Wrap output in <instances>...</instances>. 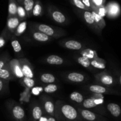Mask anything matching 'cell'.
<instances>
[{"label":"cell","mask_w":121,"mask_h":121,"mask_svg":"<svg viewBox=\"0 0 121 121\" xmlns=\"http://www.w3.org/2000/svg\"><path fill=\"white\" fill-rule=\"evenodd\" d=\"M30 27L36 30L43 33L53 39H58L66 35V33L61 28H56L44 24H30Z\"/></svg>","instance_id":"6da1fadb"},{"label":"cell","mask_w":121,"mask_h":121,"mask_svg":"<svg viewBox=\"0 0 121 121\" xmlns=\"http://www.w3.org/2000/svg\"><path fill=\"white\" fill-rule=\"evenodd\" d=\"M107 109L110 112L112 115L115 117H119L121 113V107L117 104L110 103L107 105Z\"/></svg>","instance_id":"603a6c76"},{"label":"cell","mask_w":121,"mask_h":121,"mask_svg":"<svg viewBox=\"0 0 121 121\" xmlns=\"http://www.w3.org/2000/svg\"><path fill=\"white\" fill-rule=\"evenodd\" d=\"M10 41L12 48L15 53H16L17 54L21 53L22 52V48H21V46L19 42V40L17 39V36H15L14 34H13L11 37Z\"/></svg>","instance_id":"44dd1931"},{"label":"cell","mask_w":121,"mask_h":121,"mask_svg":"<svg viewBox=\"0 0 121 121\" xmlns=\"http://www.w3.org/2000/svg\"><path fill=\"white\" fill-rule=\"evenodd\" d=\"M42 103L45 112L50 115H54L55 106L51 98L43 95L42 97Z\"/></svg>","instance_id":"4fadbf2b"},{"label":"cell","mask_w":121,"mask_h":121,"mask_svg":"<svg viewBox=\"0 0 121 121\" xmlns=\"http://www.w3.org/2000/svg\"><path fill=\"white\" fill-rule=\"evenodd\" d=\"M58 89V87L56 84L50 83L46 85L43 88L44 92L46 93H53L56 92Z\"/></svg>","instance_id":"74e56055"},{"label":"cell","mask_w":121,"mask_h":121,"mask_svg":"<svg viewBox=\"0 0 121 121\" xmlns=\"http://www.w3.org/2000/svg\"><path fill=\"white\" fill-rule=\"evenodd\" d=\"M80 54L81 56L88 58L90 60L95 59V58L98 57L96 51L93 50L92 49H90V48H85V49L83 50Z\"/></svg>","instance_id":"f546056e"},{"label":"cell","mask_w":121,"mask_h":121,"mask_svg":"<svg viewBox=\"0 0 121 121\" xmlns=\"http://www.w3.org/2000/svg\"><path fill=\"white\" fill-rule=\"evenodd\" d=\"M30 34L32 35V37L36 41L41 43H46L51 41L53 39L51 37L48 36L47 35L39 31L36 30L32 27H30Z\"/></svg>","instance_id":"8fae6325"},{"label":"cell","mask_w":121,"mask_h":121,"mask_svg":"<svg viewBox=\"0 0 121 121\" xmlns=\"http://www.w3.org/2000/svg\"><path fill=\"white\" fill-rule=\"evenodd\" d=\"M103 102H104V99H97L91 97L84 99L82 103V105L84 108L88 109H92L97 107V106H99L101 104H103Z\"/></svg>","instance_id":"9a60e30c"},{"label":"cell","mask_w":121,"mask_h":121,"mask_svg":"<svg viewBox=\"0 0 121 121\" xmlns=\"http://www.w3.org/2000/svg\"><path fill=\"white\" fill-rule=\"evenodd\" d=\"M34 3H35L34 0H24L23 2L22 5L27 13V17L29 18L32 16V11Z\"/></svg>","instance_id":"cb8c5ba5"},{"label":"cell","mask_w":121,"mask_h":121,"mask_svg":"<svg viewBox=\"0 0 121 121\" xmlns=\"http://www.w3.org/2000/svg\"><path fill=\"white\" fill-rule=\"evenodd\" d=\"M87 89L93 93L98 94H116L121 95L118 92L112 89L108 86H103L102 85H92L88 86Z\"/></svg>","instance_id":"52a82bcc"},{"label":"cell","mask_w":121,"mask_h":121,"mask_svg":"<svg viewBox=\"0 0 121 121\" xmlns=\"http://www.w3.org/2000/svg\"><path fill=\"white\" fill-rule=\"evenodd\" d=\"M20 22V20L17 17V15H14V16L7 17L6 28L8 29V30L12 34H14V33H15V30L17 28Z\"/></svg>","instance_id":"5bb4252c"},{"label":"cell","mask_w":121,"mask_h":121,"mask_svg":"<svg viewBox=\"0 0 121 121\" xmlns=\"http://www.w3.org/2000/svg\"><path fill=\"white\" fill-rule=\"evenodd\" d=\"M70 2H71L73 5H74L75 7H77V8H78L79 9L89 11V9H88L87 7L83 3L81 0H70Z\"/></svg>","instance_id":"f35d334b"},{"label":"cell","mask_w":121,"mask_h":121,"mask_svg":"<svg viewBox=\"0 0 121 121\" xmlns=\"http://www.w3.org/2000/svg\"><path fill=\"white\" fill-rule=\"evenodd\" d=\"M18 4H22L24 0H16Z\"/></svg>","instance_id":"f6af8a7d"},{"label":"cell","mask_w":121,"mask_h":121,"mask_svg":"<svg viewBox=\"0 0 121 121\" xmlns=\"http://www.w3.org/2000/svg\"><path fill=\"white\" fill-rule=\"evenodd\" d=\"M106 8L107 11L106 16L109 18H116L121 14V7L119 4L115 1H110L107 4Z\"/></svg>","instance_id":"8992f818"},{"label":"cell","mask_w":121,"mask_h":121,"mask_svg":"<svg viewBox=\"0 0 121 121\" xmlns=\"http://www.w3.org/2000/svg\"><path fill=\"white\" fill-rule=\"evenodd\" d=\"M43 88L42 87H33L32 88V93L35 96H37L42 92Z\"/></svg>","instance_id":"b9f144b4"},{"label":"cell","mask_w":121,"mask_h":121,"mask_svg":"<svg viewBox=\"0 0 121 121\" xmlns=\"http://www.w3.org/2000/svg\"><path fill=\"white\" fill-rule=\"evenodd\" d=\"M56 78L51 73H43L41 74L40 77V80L43 83L46 84L54 83L56 81Z\"/></svg>","instance_id":"83f0119b"},{"label":"cell","mask_w":121,"mask_h":121,"mask_svg":"<svg viewBox=\"0 0 121 121\" xmlns=\"http://www.w3.org/2000/svg\"><path fill=\"white\" fill-rule=\"evenodd\" d=\"M8 80L0 78V95H3L8 91Z\"/></svg>","instance_id":"8d00e7d4"},{"label":"cell","mask_w":121,"mask_h":121,"mask_svg":"<svg viewBox=\"0 0 121 121\" xmlns=\"http://www.w3.org/2000/svg\"><path fill=\"white\" fill-rule=\"evenodd\" d=\"M9 67L13 72V74L15 76L17 79H22L24 77L21 65H20L19 59H11L9 62Z\"/></svg>","instance_id":"30bf717a"},{"label":"cell","mask_w":121,"mask_h":121,"mask_svg":"<svg viewBox=\"0 0 121 121\" xmlns=\"http://www.w3.org/2000/svg\"><path fill=\"white\" fill-rule=\"evenodd\" d=\"M47 63L51 65H61L64 63V60L58 55H50L46 59Z\"/></svg>","instance_id":"d6986e66"},{"label":"cell","mask_w":121,"mask_h":121,"mask_svg":"<svg viewBox=\"0 0 121 121\" xmlns=\"http://www.w3.org/2000/svg\"><path fill=\"white\" fill-rule=\"evenodd\" d=\"M18 3L16 0H8V17L17 15Z\"/></svg>","instance_id":"d4e9b609"},{"label":"cell","mask_w":121,"mask_h":121,"mask_svg":"<svg viewBox=\"0 0 121 121\" xmlns=\"http://www.w3.org/2000/svg\"><path fill=\"white\" fill-rule=\"evenodd\" d=\"M12 35L13 34L8 30L6 27L4 29L1 34H0V49L5 45L8 40H10Z\"/></svg>","instance_id":"7402d4cb"},{"label":"cell","mask_w":121,"mask_h":121,"mask_svg":"<svg viewBox=\"0 0 121 121\" xmlns=\"http://www.w3.org/2000/svg\"><path fill=\"white\" fill-rule=\"evenodd\" d=\"M68 80L72 83H81L85 80V76L83 74L78 72L70 73L66 76Z\"/></svg>","instance_id":"e0dca14e"},{"label":"cell","mask_w":121,"mask_h":121,"mask_svg":"<svg viewBox=\"0 0 121 121\" xmlns=\"http://www.w3.org/2000/svg\"><path fill=\"white\" fill-rule=\"evenodd\" d=\"M21 82L23 86L27 89H32L35 85V82L33 78H27V77H23L22 79H21Z\"/></svg>","instance_id":"d6a6232c"},{"label":"cell","mask_w":121,"mask_h":121,"mask_svg":"<svg viewBox=\"0 0 121 121\" xmlns=\"http://www.w3.org/2000/svg\"><path fill=\"white\" fill-rule=\"evenodd\" d=\"M70 98L71 100L77 103V104H81L84 100L83 95L78 92H72L70 94Z\"/></svg>","instance_id":"1f68e13d"},{"label":"cell","mask_w":121,"mask_h":121,"mask_svg":"<svg viewBox=\"0 0 121 121\" xmlns=\"http://www.w3.org/2000/svg\"><path fill=\"white\" fill-rule=\"evenodd\" d=\"M81 1L83 2V3L87 7L88 9H89V11H92L91 7V2H90V0H81Z\"/></svg>","instance_id":"7bdbcfd3"},{"label":"cell","mask_w":121,"mask_h":121,"mask_svg":"<svg viewBox=\"0 0 121 121\" xmlns=\"http://www.w3.org/2000/svg\"><path fill=\"white\" fill-rule=\"evenodd\" d=\"M56 107L57 111L68 120L74 121L78 118V111L71 105L58 100L56 104Z\"/></svg>","instance_id":"7a4b0ae2"},{"label":"cell","mask_w":121,"mask_h":121,"mask_svg":"<svg viewBox=\"0 0 121 121\" xmlns=\"http://www.w3.org/2000/svg\"><path fill=\"white\" fill-rule=\"evenodd\" d=\"M91 67L100 70H103L106 68V61L98 57L90 60Z\"/></svg>","instance_id":"ffe728a7"},{"label":"cell","mask_w":121,"mask_h":121,"mask_svg":"<svg viewBox=\"0 0 121 121\" xmlns=\"http://www.w3.org/2000/svg\"><path fill=\"white\" fill-rule=\"evenodd\" d=\"M10 60V57L7 53H4L0 56V70L4 67L9 63Z\"/></svg>","instance_id":"d590c367"},{"label":"cell","mask_w":121,"mask_h":121,"mask_svg":"<svg viewBox=\"0 0 121 121\" xmlns=\"http://www.w3.org/2000/svg\"><path fill=\"white\" fill-rule=\"evenodd\" d=\"M117 76H118V78H117V81L119 82L120 85H121V73H119Z\"/></svg>","instance_id":"ee69618b"},{"label":"cell","mask_w":121,"mask_h":121,"mask_svg":"<svg viewBox=\"0 0 121 121\" xmlns=\"http://www.w3.org/2000/svg\"><path fill=\"white\" fill-rule=\"evenodd\" d=\"M96 13H97V14H98L99 15H100L101 17L104 18V17L106 16L107 15V11H106V5H104L100 6L98 8H96L95 10H93Z\"/></svg>","instance_id":"60d3db41"},{"label":"cell","mask_w":121,"mask_h":121,"mask_svg":"<svg viewBox=\"0 0 121 121\" xmlns=\"http://www.w3.org/2000/svg\"><path fill=\"white\" fill-rule=\"evenodd\" d=\"M77 61H78L79 65H81L85 68H90L91 67L90 59L83 56L78 57L77 59Z\"/></svg>","instance_id":"e575fe53"},{"label":"cell","mask_w":121,"mask_h":121,"mask_svg":"<svg viewBox=\"0 0 121 121\" xmlns=\"http://www.w3.org/2000/svg\"><path fill=\"white\" fill-rule=\"evenodd\" d=\"M43 14V6L39 0H36L32 11V15L34 17H39Z\"/></svg>","instance_id":"4316f807"},{"label":"cell","mask_w":121,"mask_h":121,"mask_svg":"<svg viewBox=\"0 0 121 121\" xmlns=\"http://www.w3.org/2000/svg\"><path fill=\"white\" fill-rule=\"evenodd\" d=\"M79 112L80 113L81 116L84 119L88 121H94L96 120L97 116L96 113L87 109H78Z\"/></svg>","instance_id":"ac0fdd59"},{"label":"cell","mask_w":121,"mask_h":121,"mask_svg":"<svg viewBox=\"0 0 121 121\" xmlns=\"http://www.w3.org/2000/svg\"><path fill=\"white\" fill-rule=\"evenodd\" d=\"M0 78L4 79V80H8V81L15 80V79H17V78L13 74V72L11 70L9 63L4 67H3L2 69L0 70Z\"/></svg>","instance_id":"2e32d148"},{"label":"cell","mask_w":121,"mask_h":121,"mask_svg":"<svg viewBox=\"0 0 121 121\" xmlns=\"http://www.w3.org/2000/svg\"><path fill=\"white\" fill-rule=\"evenodd\" d=\"M8 108L13 118L17 121H21L24 118L25 112L22 107L13 102L8 103Z\"/></svg>","instance_id":"ba28073f"},{"label":"cell","mask_w":121,"mask_h":121,"mask_svg":"<svg viewBox=\"0 0 121 121\" xmlns=\"http://www.w3.org/2000/svg\"><path fill=\"white\" fill-rule=\"evenodd\" d=\"M81 17L83 20L85 21L86 24L96 34H100L102 33V30L96 24L92 13L90 11L81 10Z\"/></svg>","instance_id":"277c9868"},{"label":"cell","mask_w":121,"mask_h":121,"mask_svg":"<svg viewBox=\"0 0 121 121\" xmlns=\"http://www.w3.org/2000/svg\"><path fill=\"white\" fill-rule=\"evenodd\" d=\"M32 116L34 119L35 120H39L41 118L42 116V110L40 106L38 105H36L33 106L32 109Z\"/></svg>","instance_id":"836d02e7"},{"label":"cell","mask_w":121,"mask_h":121,"mask_svg":"<svg viewBox=\"0 0 121 121\" xmlns=\"http://www.w3.org/2000/svg\"><path fill=\"white\" fill-rule=\"evenodd\" d=\"M61 46L65 48L72 50H80L84 48L83 44L77 40H68L60 43Z\"/></svg>","instance_id":"7c38bea8"},{"label":"cell","mask_w":121,"mask_h":121,"mask_svg":"<svg viewBox=\"0 0 121 121\" xmlns=\"http://www.w3.org/2000/svg\"><path fill=\"white\" fill-rule=\"evenodd\" d=\"M93 15L95 21H96V24L97 25L98 27L100 28L101 30H103L106 27V22L104 20V18L101 17L100 15H98L97 13L94 11H91Z\"/></svg>","instance_id":"484cf974"},{"label":"cell","mask_w":121,"mask_h":121,"mask_svg":"<svg viewBox=\"0 0 121 121\" xmlns=\"http://www.w3.org/2000/svg\"><path fill=\"white\" fill-rule=\"evenodd\" d=\"M91 7L92 10H95L96 8H98L100 6L105 5L106 0H90Z\"/></svg>","instance_id":"ab89813d"},{"label":"cell","mask_w":121,"mask_h":121,"mask_svg":"<svg viewBox=\"0 0 121 121\" xmlns=\"http://www.w3.org/2000/svg\"><path fill=\"white\" fill-rule=\"evenodd\" d=\"M48 13L50 17L55 21L60 24H64L66 22V17L58 8L52 6L48 8Z\"/></svg>","instance_id":"5b68a950"},{"label":"cell","mask_w":121,"mask_h":121,"mask_svg":"<svg viewBox=\"0 0 121 121\" xmlns=\"http://www.w3.org/2000/svg\"><path fill=\"white\" fill-rule=\"evenodd\" d=\"M20 65H21V70L23 73L24 77L33 78H34V73L32 65L26 58H21L19 59Z\"/></svg>","instance_id":"9c48e42d"},{"label":"cell","mask_w":121,"mask_h":121,"mask_svg":"<svg viewBox=\"0 0 121 121\" xmlns=\"http://www.w3.org/2000/svg\"><path fill=\"white\" fill-rule=\"evenodd\" d=\"M17 15L19 17V18L20 19V21L26 20V18L27 17V13H26V10H25L22 4H18L17 10Z\"/></svg>","instance_id":"4dcf8cb0"},{"label":"cell","mask_w":121,"mask_h":121,"mask_svg":"<svg viewBox=\"0 0 121 121\" xmlns=\"http://www.w3.org/2000/svg\"><path fill=\"white\" fill-rule=\"evenodd\" d=\"M96 80L99 85L105 86H113L117 84V79L106 72H101L95 75Z\"/></svg>","instance_id":"3957f363"},{"label":"cell","mask_w":121,"mask_h":121,"mask_svg":"<svg viewBox=\"0 0 121 121\" xmlns=\"http://www.w3.org/2000/svg\"><path fill=\"white\" fill-rule=\"evenodd\" d=\"M27 21H24V20L20 21V24H19L17 28L15 30V33H14V34L17 37L20 36V35H22V34H23V33H24V32L26 31V29H27Z\"/></svg>","instance_id":"f1b7e54d"}]
</instances>
